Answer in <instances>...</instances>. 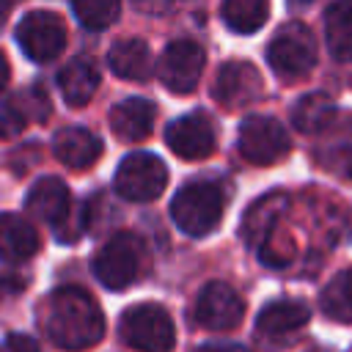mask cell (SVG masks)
<instances>
[{
    "label": "cell",
    "instance_id": "cell-1",
    "mask_svg": "<svg viewBox=\"0 0 352 352\" xmlns=\"http://www.w3.org/2000/svg\"><path fill=\"white\" fill-rule=\"evenodd\" d=\"M41 324L52 344L63 349H88L104 333V316L96 300L80 286L52 292L41 311Z\"/></svg>",
    "mask_w": 352,
    "mask_h": 352
},
{
    "label": "cell",
    "instance_id": "cell-2",
    "mask_svg": "<svg viewBox=\"0 0 352 352\" xmlns=\"http://www.w3.org/2000/svg\"><path fill=\"white\" fill-rule=\"evenodd\" d=\"M170 217L184 234L204 236L214 231L223 217V192L209 182H192L176 192Z\"/></svg>",
    "mask_w": 352,
    "mask_h": 352
},
{
    "label": "cell",
    "instance_id": "cell-3",
    "mask_svg": "<svg viewBox=\"0 0 352 352\" xmlns=\"http://www.w3.org/2000/svg\"><path fill=\"white\" fill-rule=\"evenodd\" d=\"M121 338L138 352H170L176 333L168 311L157 302H140L124 311L121 316Z\"/></svg>",
    "mask_w": 352,
    "mask_h": 352
},
{
    "label": "cell",
    "instance_id": "cell-4",
    "mask_svg": "<svg viewBox=\"0 0 352 352\" xmlns=\"http://www.w3.org/2000/svg\"><path fill=\"white\" fill-rule=\"evenodd\" d=\"M267 60L272 72L286 80H297L316 66V41L302 22H286L267 47Z\"/></svg>",
    "mask_w": 352,
    "mask_h": 352
},
{
    "label": "cell",
    "instance_id": "cell-5",
    "mask_svg": "<svg viewBox=\"0 0 352 352\" xmlns=\"http://www.w3.org/2000/svg\"><path fill=\"white\" fill-rule=\"evenodd\" d=\"M143 264V245L135 234H116L110 236L102 250L94 258V275L99 278L102 286L118 292L126 289L138 275Z\"/></svg>",
    "mask_w": 352,
    "mask_h": 352
},
{
    "label": "cell",
    "instance_id": "cell-6",
    "mask_svg": "<svg viewBox=\"0 0 352 352\" xmlns=\"http://www.w3.org/2000/svg\"><path fill=\"white\" fill-rule=\"evenodd\" d=\"M168 184L165 162L151 151H132L116 170V190L126 201H154Z\"/></svg>",
    "mask_w": 352,
    "mask_h": 352
},
{
    "label": "cell",
    "instance_id": "cell-7",
    "mask_svg": "<svg viewBox=\"0 0 352 352\" xmlns=\"http://www.w3.org/2000/svg\"><path fill=\"white\" fill-rule=\"evenodd\" d=\"M239 151L245 154L248 162L253 165H272V162H280L289 148H292V140H289V132L270 116H250L239 124Z\"/></svg>",
    "mask_w": 352,
    "mask_h": 352
},
{
    "label": "cell",
    "instance_id": "cell-8",
    "mask_svg": "<svg viewBox=\"0 0 352 352\" xmlns=\"http://www.w3.org/2000/svg\"><path fill=\"white\" fill-rule=\"evenodd\" d=\"M16 41L28 58L47 63L55 55H60V50L66 44L63 19L52 11H30L16 25Z\"/></svg>",
    "mask_w": 352,
    "mask_h": 352
},
{
    "label": "cell",
    "instance_id": "cell-9",
    "mask_svg": "<svg viewBox=\"0 0 352 352\" xmlns=\"http://www.w3.org/2000/svg\"><path fill=\"white\" fill-rule=\"evenodd\" d=\"M157 72L165 88H170L173 94H190L204 72V50L187 38L170 41L160 55Z\"/></svg>",
    "mask_w": 352,
    "mask_h": 352
},
{
    "label": "cell",
    "instance_id": "cell-10",
    "mask_svg": "<svg viewBox=\"0 0 352 352\" xmlns=\"http://www.w3.org/2000/svg\"><path fill=\"white\" fill-rule=\"evenodd\" d=\"M242 314H245V302L228 283L214 280L201 289L195 302V319L201 327L217 330V333L234 330L242 322Z\"/></svg>",
    "mask_w": 352,
    "mask_h": 352
},
{
    "label": "cell",
    "instance_id": "cell-11",
    "mask_svg": "<svg viewBox=\"0 0 352 352\" xmlns=\"http://www.w3.org/2000/svg\"><path fill=\"white\" fill-rule=\"evenodd\" d=\"M165 143L182 160H201L214 148V129L204 116H182L168 124Z\"/></svg>",
    "mask_w": 352,
    "mask_h": 352
},
{
    "label": "cell",
    "instance_id": "cell-12",
    "mask_svg": "<svg viewBox=\"0 0 352 352\" xmlns=\"http://www.w3.org/2000/svg\"><path fill=\"white\" fill-rule=\"evenodd\" d=\"M261 94V77L248 60H231L220 69L214 80V99L223 107H242L258 99Z\"/></svg>",
    "mask_w": 352,
    "mask_h": 352
},
{
    "label": "cell",
    "instance_id": "cell-13",
    "mask_svg": "<svg viewBox=\"0 0 352 352\" xmlns=\"http://www.w3.org/2000/svg\"><path fill=\"white\" fill-rule=\"evenodd\" d=\"M28 212L50 226H60L66 220V214L72 212V201H69V190L60 179L55 176H41L30 192H28Z\"/></svg>",
    "mask_w": 352,
    "mask_h": 352
},
{
    "label": "cell",
    "instance_id": "cell-14",
    "mask_svg": "<svg viewBox=\"0 0 352 352\" xmlns=\"http://www.w3.org/2000/svg\"><path fill=\"white\" fill-rule=\"evenodd\" d=\"M308 319H311V311L302 302H297V300H278V302H270L258 314L256 330L267 341H283V338L294 336L297 330H302Z\"/></svg>",
    "mask_w": 352,
    "mask_h": 352
},
{
    "label": "cell",
    "instance_id": "cell-15",
    "mask_svg": "<svg viewBox=\"0 0 352 352\" xmlns=\"http://www.w3.org/2000/svg\"><path fill=\"white\" fill-rule=\"evenodd\" d=\"M52 151H55V157H58L66 168L82 170V168H91V165L99 160V154H102V140H99L94 132H88L85 126H66V129H60V132L55 135Z\"/></svg>",
    "mask_w": 352,
    "mask_h": 352
},
{
    "label": "cell",
    "instance_id": "cell-16",
    "mask_svg": "<svg viewBox=\"0 0 352 352\" xmlns=\"http://www.w3.org/2000/svg\"><path fill=\"white\" fill-rule=\"evenodd\" d=\"M58 88L72 107L88 104L99 88V66L91 58H74L58 72Z\"/></svg>",
    "mask_w": 352,
    "mask_h": 352
},
{
    "label": "cell",
    "instance_id": "cell-17",
    "mask_svg": "<svg viewBox=\"0 0 352 352\" xmlns=\"http://www.w3.org/2000/svg\"><path fill=\"white\" fill-rule=\"evenodd\" d=\"M110 126L121 140L138 143L154 126V104L148 99H138V96L124 99L110 110Z\"/></svg>",
    "mask_w": 352,
    "mask_h": 352
},
{
    "label": "cell",
    "instance_id": "cell-18",
    "mask_svg": "<svg viewBox=\"0 0 352 352\" xmlns=\"http://www.w3.org/2000/svg\"><path fill=\"white\" fill-rule=\"evenodd\" d=\"M38 250V234L30 220L19 214H0V258L25 261Z\"/></svg>",
    "mask_w": 352,
    "mask_h": 352
},
{
    "label": "cell",
    "instance_id": "cell-19",
    "mask_svg": "<svg viewBox=\"0 0 352 352\" xmlns=\"http://www.w3.org/2000/svg\"><path fill=\"white\" fill-rule=\"evenodd\" d=\"M107 66L113 69V74L124 80H146L154 72L151 50L140 38H126L113 44V50L107 52Z\"/></svg>",
    "mask_w": 352,
    "mask_h": 352
},
{
    "label": "cell",
    "instance_id": "cell-20",
    "mask_svg": "<svg viewBox=\"0 0 352 352\" xmlns=\"http://www.w3.org/2000/svg\"><path fill=\"white\" fill-rule=\"evenodd\" d=\"M316 160L338 179H352V121L333 124L324 143L316 148Z\"/></svg>",
    "mask_w": 352,
    "mask_h": 352
},
{
    "label": "cell",
    "instance_id": "cell-21",
    "mask_svg": "<svg viewBox=\"0 0 352 352\" xmlns=\"http://www.w3.org/2000/svg\"><path fill=\"white\" fill-rule=\"evenodd\" d=\"M292 121L305 135L327 132L338 121V107L327 94H305L302 99H297L292 110Z\"/></svg>",
    "mask_w": 352,
    "mask_h": 352
},
{
    "label": "cell",
    "instance_id": "cell-22",
    "mask_svg": "<svg viewBox=\"0 0 352 352\" xmlns=\"http://www.w3.org/2000/svg\"><path fill=\"white\" fill-rule=\"evenodd\" d=\"M324 41L338 60H352V0L333 3L324 11Z\"/></svg>",
    "mask_w": 352,
    "mask_h": 352
},
{
    "label": "cell",
    "instance_id": "cell-23",
    "mask_svg": "<svg viewBox=\"0 0 352 352\" xmlns=\"http://www.w3.org/2000/svg\"><path fill=\"white\" fill-rule=\"evenodd\" d=\"M226 25L234 33H256L270 14V6L264 0H228L220 8Z\"/></svg>",
    "mask_w": 352,
    "mask_h": 352
},
{
    "label": "cell",
    "instance_id": "cell-24",
    "mask_svg": "<svg viewBox=\"0 0 352 352\" xmlns=\"http://www.w3.org/2000/svg\"><path fill=\"white\" fill-rule=\"evenodd\" d=\"M322 311L336 322H352V267L338 272L322 292Z\"/></svg>",
    "mask_w": 352,
    "mask_h": 352
},
{
    "label": "cell",
    "instance_id": "cell-25",
    "mask_svg": "<svg viewBox=\"0 0 352 352\" xmlns=\"http://www.w3.org/2000/svg\"><path fill=\"white\" fill-rule=\"evenodd\" d=\"M72 11L77 16V22L88 30H104L110 28L118 14H121V3L116 0H74Z\"/></svg>",
    "mask_w": 352,
    "mask_h": 352
},
{
    "label": "cell",
    "instance_id": "cell-26",
    "mask_svg": "<svg viewBox=\"0 0 352 352\" xmlns=\"http://www.w3.org/2000/svg\"><path fill=\"white\" fill-rule=\"evenodd\" d=\"M283 206H286L283 195H267L261 204H256V206L250 209V214H248V228H253V234H261L264 228L272 226L275 212H280Z\"/></svg>",
    "mask_w": 352,
    "mask_h": 352
},
{
    "label": "cell",
    "instance_id": "cell-27",
    "mask_svg": "<svg viewBox=\"0 0 352 352\" xmlns=\"http://www.w3.org/2000/svg\"><path fill=\"white\" fill-rule=\"evenodd\" d=\"M16 110L22 113L25 121H28V118H33V121H44V118L50 116V102H47L44 91H41L38 85H33V88H28V91L19 96Z\"/></svg>",
    "mask_w": 352,
    "mask_h": 352
},
{
    "label": "cell",
    "instance_id": "cell-28",
    "mask_svg": "<svg viewBox=\"0 0 352 352\" xmlns=\"http://www.w3.org/2000/svg\"><path fill=\"white\" fill-rule=\"evenodd\" d=\"M22 126H25V118L16 110V104L0 102V138H14L22 132Z\"/></svg>",
    "mask_w": 352,
    "mask_h": 352
},
{
    "label": "cell",
    "instance_id": "cell-29",
    "mask_svg": "<svg viewBox=\"0 0 352 352\" xmlns=\"http://www.w3.org/2000/svg\"><path fill=\"white\" fill-rule=\"evenodd\" d=\"M3 352H38V344L25 333H11L3 344Z\"/></svg>",
    "mask_w": 352,
    "mask_h": 352
},
{
    "label": "cell",
    "instance_id": "cell-30",
    "mask_svg": "<svg viewBox=\"0 0 352 352\" xmlns=\"http://www.w3.org/2000/svg\"><path fill=\"white\" fill-rule=\"evenodd\" d=\"M192 352H250V349L242 346V344H204Z\"/></svg>",
    "mask_w": 352,
    "mask_h": 352
},
{
    "label": "cell",
    "instance_id": "cell-31",
    "mask_svg": "<svg viewBox=\"0 0 352 352\" xmlns=\"http://www.w3.org/2000/svg\"><path fill=\"white\" fill-rule=\"evenodd\" d=\"M6 82H8V60H6V55L0 52V91L6 88Z\"/></svg>",
    "mask_w": 352,
    "mask_h": 352
},
{
    "label": "cell",
    "instance_id": "cell-32",
    "mask_svg": "<svg viewBox=\"0 0 352 352\" xmlns=\"http://www.w3.org/2000/svg\"><path fill=\"white\" fill-rule=\"evenodd\" d=\"M8 11H11V6L0 0V28H3V22H6V16H8Z\"/></svg>",
    "mask_w": 352,
    "mask_h": 352
},
{
    "label": "cell",
    "instance_id": "cell-33",
    "mask_svg": "<svg viewBox=\"0 0 352 352\" xmlns=\"http://www.w3.org/2000/svg\"><path fill=\"white\" fill-rule=\"evenodd\" d=\"M311 352H324V349H311Z\"/></svg>",
    "mask_w": 352,
    "mask_h": 352
}]
</instances>
